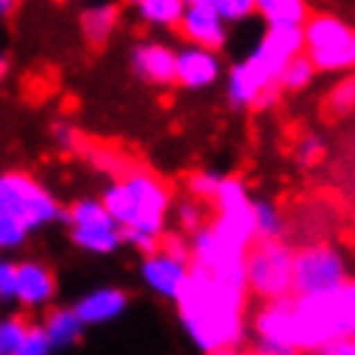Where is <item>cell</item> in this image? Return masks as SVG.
Listing matches in <instances>:
<instances>
[{
    "mask_svg": "<svg viewBox=\"0 0 355 355\" xmlns=\"http://www.w3.org/2000/svg\"><path fill=\"white\" fill-rule=\"evenodd\" d=\"M178 319L190 343L205 355L241 349L247 334V289L214 274L190 268L178 295Z\"/></svg>",
    "mask_w": 355,
    "mask_h": 355,
    "instance_id": "1",
    "label": "cell"
},
{
    "mask_svg": "<svg viewBox=\"0 0 355 355\" xmlns=\"http://www.w3.org/2000/svg\"><path fill=\"white\" fill-rule=\"evenodd\" d=\"M112 220L121 226V235L141 256L159 250L163 241L166 214L172 205V193L157 175L150 172H127L112 181L100 196Z\"/></svg>",
    "mask_w": 355,
    "mask_h": 355,
    "instance_id": "2",
    "label": "cell"
},
{
    "mask_svg": "<svg viewBox=\"0 0 355 355\" xmlns=\"http://www.w3.org/2000/svg\"><path fill=\"white\" fill-rule=\"evenodd\" d=\"M298 55H304V33H301V28H265L262 40L250 49V55L229 69L226 100L235 109L256 105L265 91H271L280 82L283 67Z\"/></svg>",
    "mask_w": 355,
    "mask_h": 355,
    "instance_id": "3",
    "label": "cell"
},
{
    "mask_svg": "<svg viewBox=\"0 0 355 355\" xmlns=\"http://www.w3.org/2000/svg\"><path fill=\"white\" fill-rule=\"evenodd\" d=\"M301 352H322L328 343L355 334V280L313 298H292Z\"/></svg>",
    "mask_w": 355,
    "mask_h": 355,
    "instance_id": "4",
    "label": "cell"
},
{
    "mask_svg": "<svg viewBox=\"0 0 355 355\" xmlns=\"http://www.w3.org/2000/svg\"><path fill=\"white\" fill-rule=\"evenodd\" d=\"M0 211L15 217L31 232L64 217L55 193L28 172H0Z\"/></svg>",
    "mask_w": 355,
    "mask_h": 355,
    "instance_id": "5",
    "label": "cell"
},
{
    "mask_svg": "<svg viewBox=\"0 0 355 355\" xmlns=\"http://www.w3.org/2000/svg\"><path fill=\"white\" fill-rule=\"evenodd\" d=\"M292 259L295 250L283 241H256L244 262V289L268 304L292 298Z\"/></svg>",
    "mask_w": 355,
    "mask_h": 355,
    "instance_id": "6",
    "label": "cell"
},
{
    "mask_svg": "<svg viewBox=\"0 0 355 355\" xmlns=\"http://www.w3.org/2000/svg\"><path fill=\"white\" fill-rule=\"evenodd\" d=\"M304 55L319 73H337L352 67V40L355 31L334 12H316L304 21Z\"/></svg>",
    "mask_w": 355,
    "mask_h": 355,
    "instance_id": "7",
    "label": "cell"
},
{
    "mask_svg": "<svg viewBox=\"0 0 355 355\" xmlns=\"http://www.w3.org/2000/svg\"><path fill=\"white\" fill-rule=\"evenodd\" d=\"M346 283V262L343 256L328 244L301 247L292 259V295L313 298L328 295Z\"/></svg>",
    "mask_w": 355,
    "mask_h": 355,
    "instance_id": "8",
    "label": "cell"
},
{
    "mask_svg": "<svg viewBox=\"0 0 355 355\" xmlns=\"http://www.w3.org/2000/svg\"><path fill=\"white\" fill-rule=\"evenodd\" d=\"M69 238L78 250L94 256H109L123 244L121 226L112 220L100 199H78L67 211Z\"/></svg>",
    "mask_w": 355,
    "mask_h": 355,
    "instance_id": "9",
    "label": "cell"
},
{
    "mask_svg": "<svg viewBox=\"0 0 355 355\" xmlns=\"http://www.w3.org/2000/svg\"><path fill=\"white\" fill-rule=\"evenodd\" d=\"M247 253H250V247L226 241V238H220L211 226H202L199 232L190 238L193 268H202V271L214 274V277H220V280L238 283V286H244Z\"/></svg>",
    "mask_w": 355,
    "mask_h": 355,
    "instance_id": "10",
    "label": "cell"
},
{
    "mask_svg": "<svg viewBox=\"0 0 355 355\" xmlns=\"http://www.w3.org/2000/svg\"><path fill=\"white\" fill-rule=\"evenodd\" d=\"M295 313L292 298L271 301L253 316V352L250 355H298Z\"/></svg>",
    "mask_w": 355,
    "mask_h": 355,
    "instance_id": "11",
    "label": "cell"
},
{
    "mask_svg": "<svg viewBox=\"0 0 355 355\" xmlns=\"http://www.w3.org/2000/svg\"><path fill=\"white\" fill-rule=\"evenodd\" d=\"M178 31L187 40V46L208 49V51H217V55L229 42V28L217 15L214 0H190V3H184V15Z\"/></svg>",
    "mask_w": 355,
    "mask_h": 355,
    "instance_id": "12",
    "label": "cell"
},
{
    "mask_svg": "<svg viewBox=\"0 0 355 355\" xmlns=\"http://www.w3.org/2000/svg\"><path fill=\"white\" fill-rule=\"evenodd\" d=\"M223 76V60L217 51L196 49L184 42L181 49H175V82L187 91H205Z\"/></svg>",
    "mask_w": 355,
    "mask_h": 355,
    "instance_id": "13",
    "label": "cell"
},
{
    "mask_svg": "<svg viewBox=\"0 0 355 355\" xmlns=\"http://www.w3.org/2000/svg\"><path fill=\"white\" fill-rule=\"evenodd\" d=\"M139 274H141V283H145L157 298L178 301V295L184 292V283L190 277V265L172 259V256H166L163 250H157L141 259Z\"/></svg>",
    "mask_w": 355,
    "mask_h": 355,
    "instance_id": "14",
    "label": "cell"
},
{
    "mask_svg": "<svg viewBox=\"0 0 355 355\" xmlns=\"http://www.w3.org/2000/svg\"><path fill=\"white\" fill-rule=\"evenodd\" d=\"M58 295V280L46 262L24 259L15 262V301L28 310L49 307Z\"/></svg>",
    "mask_w": 355,
    "mask_h": 355,
    "instance_id": "15",
    "label": "cell"
},
{
    "mask_svg": "<svg viewBox=\"0 0 355 355\" xmlns=\"http://www.w3.org/2000/svg\"><path fill=\"white\" fill-rule=\"evenodd\" d=\"M130 64H132V73L148 85L166 87L175 82V49L159 40H148L132 46Z\"/></svg>",
    "mask_w": 355,
    "mask_h": 355,
    "instance_id": "16",
    "label": "cell"
},
{
    "mask_svg": "<svg viewBox=\"0 0 355 355\" xmlns=\"http://www.w3.org/2000/svg\"><path fill=\"white\" fill-rule=\"evenodd\" d=\"M127 304H130V295L121 286H96L91 292H85L73 304V310H76V316L82 319V325L91 328V325L114 322L118 316H123Z\"/></svg>",
    "mask_w": 355,
    "mask_h": 355,
    "instance_id": "17",
    "label": "cell"
},
{
    "mask_svg": "<svg viewBox=\"0 0 355 355\" xmlns=\"http://www.w3.org/2000/svg\"><path fill=\"white\" fill-rule=\"evenodd\" d=\"M40 328L46 331L51 349H69V346H76L85 334V325H82V319L76 316L73 307H49V313Z\"/></svg>",
    "mask_w": 355,
    "mask_h": 355,
    "instance_id": "18",
    "label": "cell"
},
{
    "mask_svg": "<svg viewBox=\"0 0 355 355\" xmlns=\"http://www.w3.org/2000/svg\"><path fill=\"white\" fill-rule=\"evenodd\" d=\"M78 28H82V37L91 46H103V42L112 40L114 28H118V6H112V3L85 6L82 15H78Z\"/></svg>",
    "mask_w": 355,
    "mask_h": 355,
    "instance_id": "19",
    "label": "cell"
},
{
    "mask_svg": "<svg viewBox=\"0 0 355 355\" xmlns=\"http://www.w3.org/2000/svg\"><path fill=\"white\" fill-rule=\"evenodd\" d=\"M256 15L265 28H304L310 10L301 0H256Z\"/></svg>",
    "mask_w": 355,
    "mask_h": 355,
    "instance_id": "20",
    "label": "cell"
},
{
    "mask_svg": "<svg viewBox=\"0 0 355 355\" xmlns=\"http://www.w3.org/2000/svg\"><path fill=\"white\" fill-rule=\"evenodd\" d=\"M132 10H136V19L141 24H148V28L172 31V28L181 24L184 3L181 0H136Z\"/></svg>",
    "mask_w": 355,
    "mask_h": 355,
    "instance_id": "21",
    "label": "cell"
},
{
    "mask_svg": "<svg viewBox=\"0 0 355 355\" xmlns=\"http://www.w3.org/2000/svg\"><path fill=\"white\" fill-rule=\"evenodd\" d=\"M283 214L271 199H253V235L256 241H280Z\"/></svg>",
    "mask_w": 355,
    "mask_h": 355,
    "instance_id": "22",
    "label": "cell"
},
{
    "mask_svg": "<svg viewBox=\"0 0 355 355\" xmlns=\"http://www.w3.org/2000/svg\"><path fill=\"white\" fill-rule=\"evenodd\" d=\"M313 76H316V69L310 64V58L298 55L283 67L277 85H280V91H304V87H310V82H313Z\"/></svg>",
    "mask_w": 355,
    "mask_h": 355,
    "instance_id": "23",
    "label": "cell"
},
{
    "mask_svg": "<svg viewBox=\"0 0 355 355\" xmlns=\"http://www.w3.org/2000/svg\"><path fill=\"white\" fill-rule=\"evenodd\" d=\"M220 184H223V175H220V172H211V168H202V172H193V175L187 178L190 196L196 199V202H202V205H205V202H214Z\"/></svg>",
    "mask_w": 355,
    "mask_h": 355,
    "instance_id": "24",
    "label": "cell"
},
{
    "mask_svg": "<svg viewBox=\"0 0 355 355\" xmlns=\"http://www.w3.org/2000/svg\"><path fill=\"white\" fill-rule=\"evenodd\" d=\"M28 322H24L21 316H0V355H15V349L21 346L24 334H28Z\"/></svg>",
    "mask_w": 355,
    "mask_h": 355,
    "instance_id": "25",
    "label": "cell"
},
{
    "mask_svg": "<svg viewBox=\"0 0 355 355\" xmlns=\"http://www.w3.org/2000/svg\"><path fill=\"white\" fill-rule=\"evenodd\" d=\"M28 238H31L28 226H21L15 217H10V214H3V211H0V253L19 250Z\"/></svg>",
    "mask_w": 355,
    "mask_h": 355,
    "instance_id": "26",
    "label": "cell"
},
{
    "mask_svg": "<svg viewBox=\"0 0 355 355\" xmlns=\"http://www.w3.org/2000/svg\"><path fill=\"white\" fill-rule=\"evenodd\" d=\"M328 109L334 114H349L355 109V76H346L328 91Z\"/></svg>",
    "mask_w": 355,
    "mask_h": 355,
    "instance_id": "27",
    "label": "cell"
},
{
    "mask_svg": "<svg viewBox=\"0 0 355 355\" xmlns=\"http://www.w3.org/2000/svg\"><path fill=\"white\" fill-rule=\"evenodd\" d=\"M214 10L223 19V24H241L256 15V0H214Z\"/></svg>",
    "mask_w": 355,
    "mask_h": 355,
    "instance_id": "28",
    "label": "cell"
},
{
    "mask_svg": "<svg viewBox=\"0 0 355 355\" xmlns=\"http://www.w3.org/2000/svg\"><path fill=\"white\" fill-rule=\"evenodd\" d=\"M175 217H178V229H181V232L196 235L202 226H208L205 223V205L196 202V199H184L181 205L175 208Z\"/></svg>",
    "mask_w": 355,
    "mask_h": 355,
    "instance_id": "29",
    "label": "cell"
},
{
    "mask_svg": "<svg viewBox=\"0 0 355 355\" xmlns=\"http://www.w3.org/2000/svg\"><path fill=\"white\" fill-rule=\"evenodd\" d=\"M325 157V141L319 139V136H301V141L295 145V163L301 166V168H310V166H316L319 159Z\"/></svg>",
    "mask_w": 355,
    "mask_h": 355,
    "instance_id": "30",
    "label": "cell"
},
{
    "mask_svg": "<svg viewBox=\"0 0 355 355\" xmlns=\"http://www.w3.org/2000/svg\"><path fill=\"white\" fill-rule=\"evenodd\" d=\"M51 352L55 349H51L49 337H46V331H42L40 325H31L28 334H24V340H21V346L15 349V355H51Z\"/></svg>",
    "mask_w": 355,
    "mask_h": 355,
    "instance_id": "31",
    "label": "cell"
},
{
    "mask_svg": "<svg viewBox=\"0 0 355 355\" xmlns=\"http://www.w3.org/2000/svg\"><path fill=\"white\" fill-rule=\"evenodd\" d=\"M159 250L166 256H172L178 262H187L190 265V238L181 232H166L163 241H159Z\"/></svg>",
    "mask_w": 355,
    "mask_h": 355,
    "instance_id": "32",
    "label": "cell"
},
{
    "mask_svg": "<svg viewBox=\"0 0 355 355\" xmlns=\"http://www.w3.org/2000/svg\"><path fill=\"white\" fill-rule=\"evenodd\" d=\"M51 139H55V145L60 150H67V154L69 150H78V145H82V141H78V130L69 121H55L51 123Z\"/></svg>",
    "mask_w": 355,
    "mask_h": 355,
    "instance_id": "33",
    "label": "cell"
},
{
    "mask_svg": "<svg viewBox=\"0 0 355 355\" xmlns=\"http://www.w3.org/2000/svg\"><path fill=\"white\" fill-rule=\"evenodd\" d=\"M15 301V262L0 256V304Z\"/></svg>",
    "mask_w": 355,
    "mask_h": 355,
    "instance_id": "34",
    "label": "cell"
},
{
    "mask_svg": "<svg viewBox=\"0 0 355 355\" xmlns=\"http://www.w3.org/2000/svg\"><path fill=\"white\" fill-rule=\"evenodd\" d=\"M316 355H355V337H343V340H334L328 343L322 352Z\"/></svg>",
    "mask_w": 355,
    "mask_h": 355,
    "instance_id": "35",
    "label": "cell"
},
{
    "mask_svg": "<svg viewBox=\"0 0 355 355\" xmlns=\"http://www.w3.org/2000/svg\"><path fill=\"white\" fill-rule=\"evenodd\" d=\"M91 163H96L100 168H118V157L109 150H91Z\"/></svg>",
    "mask_w": 355,
    "mask_h": 355,
    "instance_id": "36",
    "label": "cell"
},
{
    "mask_svg": "<svg viewBox=\"0 0 355 355\" xmlns=\"http://www.w3.org/2000/svg\"><path fill=\"white\" fill-rule=\"evenodd\" d=\"M12 10H15V3H12V0H0V21H6V19H10Z\"/></svg>",
    "mask_w": 355,
    "mask_h": 355,
    "instance_id": "37",
    "label": "cell"
},
{
    "mask_svg": "<svg viewBox=\"0 0 355 355\" xmlns=\"http://www.w3.org/2000/svg\"><path fill=\"white\" fill-rule=\"evenodd\" d=\"M6 69H10V60H6L3 49H0V82H3V78H6Z\"/></svg>",
    "mask_w": 355,
    "mask_h": 355,
    "instance_id": "38",
    "label": "cell"
},
{
    "mask_svg": "<svg viewBox=\"0 0 355 355\" xmlns=\"http://www.w3.org/2000/svg\"><path fill=\"white\" fill-rule=\"evenodd\" d=\"M217 355H250V352H244V349H229V352H217Z\"/></svg>",
    "mask_w": 355,
    "mask_h": 355,
    "instance_id": "39",
    "label": "cell"
},
{
    "mask_svg": "<svg viewBox=\"0 0 355 355\" xmlns=\"http://www.w3.org/2000/svg\"><path fill=\"white\" fill-rule=\"evenodd\" d=\"M352 64H355V40H352Z\"/></svg>",
    "mask_w": 355,
    "mask_h": 355,
    "instance_id": "40",
    "label": "cell"
},
{
    "mask_svg": "<svg viewBox=\"0 0 355 355\" xmlns=\"http://www.w3.org/2000/svg\"><path fill=\"white\" fill-rule=\"evenodd\" d=\"M352 337H355V334H352Z\"/></svg>",
    "mask_w": 355,
    "mask_h": 355,
    "instance_id": "41",
    "label": "cell"
}]
</instances>
